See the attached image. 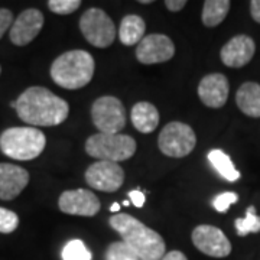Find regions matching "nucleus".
Wrapping results in <instances>:
<instances>
[{
	"label": "nucleus",
	"mask_w": 260,
	"mask_h": 260,
	"mask_svg": "<svg viewBox=\"0 0 260 260\" xmlns=\"http://www.w3.org/2000/svg\"><path fill=\"white\" fill-rule=\"evenodd\" d=\"M19 119L30 126L51 127L64 123L70 114V106L45 87L34 85L16 99Z\"/></svg>",
	"instance_id": "f257e3e1"
},
{
	"label": "nucleus",
	"mask_w": 260,
	"mask_h": 260,
	"mask_svg": "<svg viewBox=\"0 0 260 260\" xmlns=\"http://www.w3.org/2000/svg\"><path fill=\"white\" fill-rule=\"evenodd\" d=\"M109 224L120 234L121 242L138 254L139 260H162L165 256L167 246L164 237L138 218L129 214H114Z\"/></svg>",
	"instance_id": "f03ea898"
},
{
	"label": "nucleus",
	"mask_w": 260,
	"mask_h": 260,
	"mask_svg": "<svg viewBox=\"0 0 260 260\" xmlns=\"http://www.w3.org/2000/svg\"><path fill=\"white\" fill-rule=\"evenodd\" d=\"M94 58L84 49L67 51L51 65L52 81L67 90L83 88L93 80Z\"/></svg>",
	"instance_id": "7ed1b4c3"
},
{
	"label": "nucleus",
	"mask_w": 260,
	"mask_h": 260,
	"mask_svg": "<svg viewBox=\"0 0 260 260\" xmlns=\"http://www.w3.org/2000/svg\"><path fill=\"white\" fill-rule=\"evenodd\" d=\"M47 145V138L35 127H10L0 135V150L16 160L38 158Z\"/></svg>",
	"instance_id": "20e7f679"
},
{
	"label": "nucleus",
	"mask_w": 260,
	"mask_h": 260,
	"mask_svg": "<svg viewBox=\"0 0 260 260\" xmlns=\"http://www.w3.org/2000/svg\"><path fill=\"white\" fill-rule=\"evenodd\" d=\"M85 152L91 158L109 162H121L130 159L136 152V140L127 135L95 133L85 142Z\"/></svg>",
	"instance_id": "39448f33"
},
{
	"label": "nucleus",
	"mask_w": 260,
	"mask_h": 260,
	"mask_svg": "<svg viewBox=\"0 0 260 260\" xmlns=\"http://www.w3.org/2000/svg\"><path fill=\"white\" fill-rule=\"evenodd\" d=\"M197 145L195 132L189 124L171 121L159 133L158 146L165 156L184 158L194 150Z\"/></svg>",
	"instance_id": "423d86ee"
},
{
	"label": "nucleus",
	"mask_w": 260,
	"mask_h": 260,
	"mask_svg": "<svg viewBox=\"0 0 260 260\" xmlns=\"http://www.w3.org/2000/svg\"><path fill=\"white\" fill-rule=\"evenodd\" d=\"M80 30L84 38L95 48L110 47L116 37L112 18L99 8L87 9L80 18Z\"/></svg>",
	"instance_id": "0eeeda50"
},
{
	"label": "nucleus",
	"mask_w": 260,
	"mask_h": 260,
	"mask_svg": "<svg viewBox=\"0 0 260 260\" xmlns=\"http://www.w3.org/2000/svg\"><path fill=\"white\" fill-rule=\"evenodd\" d=\"M91 119L100 133L117 135L126 126V110L119 99L103 95L91 106Z\"/></svg>",
	"instance_id": "6e6552de"
},
{
	"label": "nucleus",
	"mask_w": 260,
	"mask_h": 260,
	"mask_svg": "<svg viewBox=\"0 0 260 260\" xmlns=\"http://www.w3.org/2000/svg\"><path fill=\"white\" fill-rule=\"evenodd\" d=\"M85 182L97 191L114 192L124 182V171L116 162L99 160L87 168Z\"/></svg>",
	"instance_id": "1a4fd4ad"
},
{
	"label": "nucleus",
	"mask_w": 260,
	"mask_h": 260,
	"mask_svg": "<svg viewBox=\"0 0 260 260\" xmlns=\"http://www.w3.org/2000/svg\"><path fill=\"white\" fill-rule=\"evenodd\" d=\"M194 246L210 257H227L232 253V243L218 227L201 224L192 232Z\"/></svg>",
	"instance_id": "9d476101"
},
{
	"label": "nucleus",
	"mask_w": 260,
	"mask_h": 260,
	"mask_svg": "<svg viewBox=\"0 0 260 260\" xmlns=\"http://www.w3.org/2000/svg\"><path fill=\"white\" fill-rule=\"evenodd\" d=\"M175 55V45L172 39L164 34H150L145 37L136 49V58L140 64L152 65L167 62Z\"/></svg>",
	"instance_id": "9b49d317"
},
{
	"label": "nucleus",
	"mask_w": 260,
	"mask_h": 260,
	"mask_svg": "<svg viewBox=\"0 0 260 260\" xmlns=\"http://www.w3.org/2000/svg\"><path fill=\"white\" fill-rule=\"evenodd\" d=\"M59 210L68 215L94 217L100 211V200L88 189H68L59 195Z\"/></svg>",
	"instance_id": "f8f14e48"
},
{
	"label": "nucleus",
	"mask_w": 260,
	"mask_h": 260,
	"mask_svg": "<svg viewBox=\"0 0 260 260\" xmlns=\"http://www.w3.org/2000/svg\"><path fill=\"white\" fill-rule=\"evenodd\" d=\"M45 18L39 9L23 10L10 26L9 38L16 47H25L39 35L44 28Z\"/></svg>",
	"instance_id": "ddd939ff"
},
{
	"label": "nucleus",
	"mask_w": 260,
	"mask_h": 260,
	"mask_svg": "<svg viewBox=\"0 0 260 260\" xmlns=\"http://www.w3.org/2000/svg\"><path fill=\"white\" fill-rule=\"evenodd\" d=\"M230 85L224 74L214 73L205 75L198 84V95L204 106L210 109H220L227 103Z\"/></svg>",
	"instance_id": "4468645a"
},
{
	"label": "nucleus",
	"mask_w": 260,
	"mask_h": 260,
	"mask_svg": "<svg viewBox=\"0 0 260 260\" xmlns=\"http://www.w3.org/2000/svg\"><path fill=\"white\" fill-rule=\"evenodd\" d=\"M256 52V44L247 35H237L232 38L220 51L224 65L232 68H242L251 61Z\"/></svg>",
	"instance_id": "2eb2a0df"
},
{
	"label": "nucleus",
	"mask_w": 260,
	"mask_h": 260,
	"mask_svg": "<svg viewBox=\"0 0 260 260\" xmlns=\"http://www.w3.org/2000/svg\"><path fill=\"white\" fill-rule=\"evenodd\" d=\"M29 184V172L12 164H0V200H15Z\"/></svg>",
	"instance_id": "dca6fc26"
},
{
	"label": "nucleus",
	"mask_w": 260,
	"mask_h": 260,
	"mask_svg": "<svg viewBox=\"0 0 260 260\" xmlns=\"http://www.w3.org/2000/svg\"><path fill=\"white\" fill-rule=\"evenodd\" d=\"M130 119L135 129L140 133H152L159 124L158 109L149 102L136 103L130 112Z\"/></svg>",
	"instance_id": "f3484780"
},
{
	"label": "nucleus",
	"mask_w": 260,
	"mask_h": 260,
	"mask_svg": "<svg viewBox=\"0 0 260 260\" xmlns=\"http://www.w3.org/2000/svg\"><path fill=\"white\" fill-rule=\"evenodd\" d=\"M237 107L249 117H260V85L257 83H244L236 94Z\"/></svg>",
	"instance_id": "a211bd4d"
},
{
	"label": "nucleus",
	"mask_w": 260,
	"mask_h": 260,
	"mask_svg": "<svg viewBox=\"0 0 260 260\" xmlns=\"http://www.w3.org/2000/svg\"><path fill=\"white\" fill-rule=\"evenodd\" d=\"M145 30H146V23L143 19L138 15H127L121 19L120 28H119L120 42L126 47L136 45L145 38L143 37Z\"/></svg>",
	"instance_id": "6ab92c4d"
},
{
	"label": "nucleus",
	"mask_w": 260,
	"mask_h": 260,
	"mask_svg": "<svg viewBox=\"0 0 260 260\" xmlns=\"http://www.w3.org/2000/svg\"><path fill=\"white\" fill-rule=\"evenodd\" d=\"M207 158L210 160V164L213 168L221 175V177L229 181V182H236L240 178V172L236 169L234 164L232 162L230 156L223 152L221 149H213L208 152Z\"/></svg>",
	"instance_id": "aec40b11"
},
{
	"label": "nucleus",
	"mask_w": 260,
	"mask_h": 260,
	"mask_svg": "<svg viewBox=\"0 0 260 260\" xmlns=\"http://www.w3.org/2000/svg\"><path fill=\"white\" fill-rule=\"evenodd\" d=\"M232 3L229 0H207L203 6V23L207 28L218 26L230 12Z\"/></svg>",
	"instance_id": "412c9836"
},
{
	"label": "nucleus",
	"mask_w": 260,
	"mask_h": 260,
	"mask_svg": "<svg viewBox=\"0 0 260 260\" xmlns=\"http://www.w3.org/2000/svg\"><path fill=\"white\" fill-rule=\"evenodd\" d=\"M236 225V232L240 237H244L250 233H259L260 232V217L256 214V207L250 205L246 211L244 218H237L234 221Z\"/></svg>",
	"instance_id": "4be33fe9"
},
{
	"label": "nucleus",
	"mask_w": 260,
	"mask_h": 260,
	"mask_svg": "<svg viewBox=\"0 0 260 260\" xmlns=\"http://www.w3.org/2000/svg\"><path fill=\"white\" fill-rule=\"evenodd\" d=\"M93 254L81 240L75 239L68 242L62 249V260H91Z\"/></svg>",
	"instance_id": "5701e85b"
},
{
	"label": "nucleus",
	"mask_w": 260,
	"mask_h": 260,
	"mask_svg": "<svg viewBox=\"0 0 260 260\" xmlns=\"http://www.w3.org/2000/svg\"><path fill=\"white\" fill-rule=\"evenodd\" d=\"M106 260H139V257L126 243L114 242L106 250Z\"/></svg>",
	"instance_id": "b1692460"
},
{
	"label": "nucleus",
	"mask_w": 260,
	"mask_h": 260,
	"mask_svg": "<svg viewBox=\"0 0 260 260\" xmlns=\"http://www.w3.org/2000/svg\"><path fill=\"white\" fill-rule=\"evenodd\" d=\"M19 225L18 214L10 211L8 208L0 207V233L9 234L13 233Z\"/></svg>",
	"instance_id": "393cba45"
},
{
	"label": "nucleus",
	"mask_w": 260,
	"mask_h": 260,
	"mask_svg": "<svg viewBox=\"0 0 260 260\" xmlns=\"http://www.w3.org/2000/svg\"><path fill=\"white\" fill-rule=\"evenodd\" d=\"M81 6L80 0H49L48 8L56 15H70Z\"/></svg>",
	"instance_id": "a878e982"
},
{
	"label": "nucleus",
	"mask_w": 260,
	"mask_h": 260,
	"mask_svg": "<svg viewBox=\"0 0 260 260\" xmlns=\"http://www.w3.org/2000/svg\"><path fill=\"white\" fill-rule=\"evenodd\" d=\"M237 201H239V195L232 191H227L223 194H218L214 198L213 207L218 213H225L230 208V205L236 204Z\"/></svg>",
	"instance_id": "bb28decb"
},
{
	"label": "nucleus",
	"mask_w": 260,
	"mask_h": 260,
	"mask_svg": "<svg viewBox=\"0 0 260 260\" xmlns=\"http://www.w3.org/2000/svg\"><path fill=\"white\" fill-rule=\"evenodd\" d=\"M13 23V15L9 9H0V39Z\"/></svg>",
	"instance_id": "cd10ccee"
},
{
	"label": "nucleus",
	"mask_w": 260,
	"mask_h": 260,
	"mask_svg": "<svg viewBox=\"0 0 260 260\" xmlns=\"http://www.w3.org/2000/svg\"><path fill=\"white\" fill-rule=\"evenodd\" d=\"M129 198L130 201L135 204V207H138V208H142L143 205H145V194L140 191V189H133V191H130L129 192Z\"/></svg>",
	"instance_id": "c85d7f7f"
},
{
	"label": "nucleus",
	"mask_w": 260,
	"mask_h": 260,
	"mask_svg": "<svg viewBox=\"0 0 260 260\" xmlns=\"http://www.w3.org/2000/svg\"><path fill=\"white\" fill-rule=\"evenodd\" d=\"M165 6L171 12H179V10H182L185 8L186 2L185 0H167L165 2Z\"/></svg>",
	"instance_id": "c756f323"
},
{
	"label": "nucleus",
	"mask_w": 260,
	"mask_h": 260,
	"mask_svg": "<svg viewBox=\"0 0 260 260\" xmlns=\"http://www.w3.org/2000/svg\"><path fill=\"white\" fill-rule=\"evenodd\" d=\"M250 13L251 18L254 19L257 23H260V0L250 2Z\"/></svg>",
	"instance_id": "7c9ffc66"
},
{
	"label": "nucleus",
	"mask_w": 260,
	"mask_h": 260,
	"mask_svg": "<svg viewBox=\"0 0 260 260\" xmlns=\"http://www.w3.org/2000/svg\"><path fill=\"white\" fill-rule=\"evenodd\" d=\"M162 260H188L186 256L179 250H172L169 253H165V256L162 257Z\"/></svg>",
	"instance_id": "2f4dec72"
},
{
	"label": "nucleus",
	"mask_w": 260,
	"mask_h": 260,
	"mask_svg": "<svg viewBox=\"0 0 260 260\" xmlns=\"http://www.w3.org/2000/svg\"><path fill=\"white\" fill-rule=\"evenodd\" d=\"M119 210H120V204H117V203H114V204L110 207V211H113V213H114V211H119Z\"/></svg>",
	"instance_id": "473e14b6"
},
{
	"label": "nucleus",
	"mask_w": 260,
	"mask_h": 260,
	"mask_svg": "<svg viewBox=\"0 0 260 260\" xmlns=\"http://www.w3.org/2000/svg\"><path fill=\"white\" fill-rule=\"evenodd\" d=\"M139 3H142V5H149V3H152V0H140Z\"/></svg>",
	"instance_id": "72a5a7b5"
},
{
	"label": "nucleus",
	"mask_w": 260,
	"mask_h": 260,
	"mask_svg": "<svg viewBox=\"0 0 260 260\" xmlns=\"http://www.w3.org/2000/svg\"><path fill=\"white\" fill-rule=\"evenodd\" d=\"M10 107H13V109H15V110H16V100H15V102H12V103H10Z\"/></svg>",
	"instance_id": "f704fd0d"
},
{
	"label": "nucleus",
	"mask_w": 260,
	"mask_h": 260,
	"mask_svg": "<svg viewBox=\"0 0 260 260\" xmlns=\"http://www.w3.org/2000/svg\"><path fill=\"white\" fill-rule=\"evenodd\" d=\"M0 74H2V67H0Z\"/></svg>",
	"instance_id": "c9c22d12"
}]
</instances>
